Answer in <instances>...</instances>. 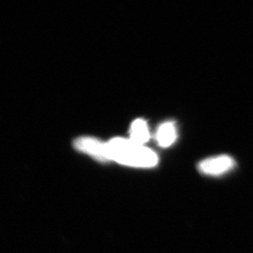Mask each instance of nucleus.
<instances>
[{
  "label": "nucleus",
  "instance_id": "nucleus-1",
  "mask_svg": "<svg viewBox=\"0 0 253 253\" xmlns=\"http://www.w3.org/2000/svg\"><path fill=\"white\" fill-rule=\"evenodd\" d=\"M114 161L133 167H153L158 163L157 154L124 138H115L105 143V162Z\"/></svg>",
  "mask_w": 253,
  "mask_h": 253
},
{
  "label": "nucleus",
  "instance_id": "nucleus-2",
  "mask_svg": "<svg viewBox=\"0 0 253 253\" xmlns=\"http://www.w3.org/2000/svg\"><path fill=\"white\" fill-rule=\"evenodd\" d=\"M235 166V161L228 156H219L203 161L199 164L200 171L207 174L217 175L228 172Z\"/></svg>",
  "mask_w": 253,
  "mask_h": 253
},
{
  "label": "nucleus",
  "instance_id": "nucleus-3",
  "mask_svg": "<svg viewBox=\"0 0 253 253\" xmlns=\"http://www.w3.org/2000/svg\"><path fill=\"white\" fill-rule=\"evenodd\" d=\"M129 140L138 145H144L149 140L148 126L143 119L135 120L129 130Z\"/></svg>",
  "mask_w": 253,
  "mask_h": 253
},
{
  "label": "nucleus",
  "instance_id": "nucleus-4",
  "mask_svg": "<svg viewBox=\"0 0 253 253\" xmlns=\"http://www.w3.org/2000/svg\"><path fill=\"white\" fill-rule=\"evenodd\" d=\"M176 138V130L175 126L172 123H165L160 126L158 133H157V140L159 145L163 147H168L172 145Z\"/></svg>",
  "mask_w": 253,
  "mask_h": 253
}]
</instances>
